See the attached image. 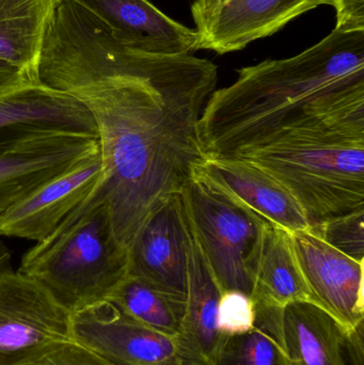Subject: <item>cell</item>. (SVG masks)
<instances>
[{"mask_svg":"<svg viewBox=\"0 0 364 365\" xmlns=\"http://www.w3.org/2000/svg\"><path fill=\"white\" fill-rule=\"evenodd\" d=\"M9 266H11V253L8 247L0 238V268L9 267Z\"/></svg>","mask_w":364,"mask_h":365,"instance_id":"83f0119b","label":"cell"},{"mask_svg":"<svg viewBox=\"0 0 364 365\" xmlns=\"http://www.w3.org/2000/svg\"><path fill=\"white\" fill-rule=\"evenodd\" d=\"M36 81H38V79L32 77L29 73L6 60L0 59V93Z\"/></svg>","mask_w":364,"mask_h":365,"instance_id":"484cf974","label":"cell"},{"mask_svg":"<svg viewBox=\"0 0 364 365\" xmlns=\"http://www.w3.org/2000/svg\"><path fill=\"white\" fill-rule=\"evenodd\" d=\"M336 11V26L339 31L364 30V0H328Z\"/></svg>","mask_w":364,"mask_h":365,"instance_id":"d4e9b609","label":"cell"},{"mask_svg":"<svg viewBox=\"0 0 364 365\" xmlns=\"http://www.w3.org/2000/svg\"><path fill=\"white\" fill-rule=\"evenodd\" d=\"M17 272L71 314L111 297L128 276V250L115 237L102 182L25 253Z\"/></svg>","mask_w":364,"mask_h":365,"instance_id":"3957f363","label":"cell"},{"mask_svg":"<svg viewBox=\"0 0 364 365\" xmlns=\"http://www.w3.org/2000/svg\"><path fill=\"white\" fill-rule=\"evenodd\" d=\"M233 160L290 191L310 227L364 210V122L288 135Z\"/></svg>","mask_w":364,"mask_h":365,"instance_id":"277c9868","label":"cell"},{"mask_svg":"<svg viewBox=\"0 0 364 365\" xmlns=\"http://www.w3.org/2000/svg\"><path fill=\"white\" fill-rule=\"evenodd\" d=\"M38 78L93 118L113 231L128 250L150 212L204 160L198 123L217 66L192 53L140 51L92 23L41 55Z\"/></svg>","mask_w":364,"mask_h":365,"instance_id":"6da1fadb","label":"cell"},{"mask_svg":"<svg viewBox=\"0 0 364 365\" xmlns=\"http://www.w3.org/2000/svg\"><path fill=\"white\" fill-rule=\"evenodd\" d=\"M108 300L135 321L175 338L183 319L185 302H177L135 277L128 276Z\"/></svg>","mask_w":364,"mask_h":365,"instance_id":"44dd1931","label":"cell"},{"mask_svg":"<svg viewBox=\"0 0 364 365\" xmlns=\"http://www.w3.org/2000/svg\"><path fill=\"white\" fill-rule=\"evenodd\" d=\"M282 334L293 365H348V332L309 300L292 302L284 309Z\"/></svg>","mask_w":364,"mask_h":365,"instance_id":"e0dca14e","label":"cell"},{"mask_svg":"<svg viewBox=\"0 0 364 365\" xmlns=\"http://www.w3.org/2000/svg\"><path fill=\"white\" fill-rule=\"evenodd\" d=\"M198 168L274 227L290 233L310 229L290 191L258 167L239 160L204 158Z\"/></svg>","mask_w":364,"mask_h":365,"instance_id":"9a60e30c","label":"cell"},{"mask_svg":"<svg viewBox=\"0 0 364 365\" xmlns=\"http://www.w3.org/2000/svg\"><path fill=\"white\" fill-rule=\"evenodd\" d=\"M100 152L98 136L68 130L0 134V218L43 185Z\"/></svg>","mask_w":364,"mask_h":365,"instance_id":"52a82bcc","label":"cell"},{"mask_svg":"<svg viewBox=\"0 0 364 365\" xmlns=\"http://www.w3.org/2000/svg\"><path fill=\"white\" fill-rule=\"evenodd\" d=\"M254 304L241 292H224L218 306V331L222 336H239L249 331L254 325Z\"/></svg>","mask_w":364,"mask_h":365,"instance_id":"603a6c76","label":"cell"},{"mask_svg":"<svg viewBox=\"0 0 364 365\" xmlns=\"http://www.w3.org/2000/svg\"><path fill=\"white\" fill-rule=\"evenodd\" d=\"M135 48L158 55H187L199 49L196 30L162 13L150 0H73Z\"/></svg>","mask_w":364,"mask_h":365,"instance_id":"4fadbf2b","label":"cell"},{"mask_svg":"<svg viewBox=\"0 0 364 365\" xmlns=\"http://www.w3.org/2000/svg\"><path fill=\"white\" fill-rule=\"evenodd\" d=\"M252 302L284 309L309 300L307 285L297 263L290 232L269 225L254 277Z\"/></svg>","mask_w":364,"mask_h":365,"instance_id":"d6986e66","label":"cell"},{"mask_svg":"<svg viewBox=\"0 0 364 365\" xmlns=\"http://www.w3.org/2000/svg\"><path fill=\"white\" fill-rule=\"evenodd\" d=\"M32 365H117L92 353L89 349L76 344L68 343L49 354L40 361Z\"/></svg>","mask_w":364,"mask_h":365,"instance_id":"cb8c5ba5","label":"cell"},{"mask_svg":"<svg viewBox=\"0 0 364 365\" xmlns=\"http://www.w3.org/2000/svg\"><path fill=\"white\" fill-rule=\"evenodd\" d=\"M254 304V327L239 336H224L212 365H293L282 334L284 309Z\"/></svg>","mask_w":364,"mask_h":365,"instance_id":"ffe728a7","label":"cell"},{"mask_svg":"<svg viewBox=\"0 0 364 365\" xmlns=\"http://www.w3.org/2000/svg\"><path fill=\"white\" fill-rule=\"evenodd\" d=\"M73 342L72 314L42 287L0 269V365H32Z\"/></svg>","mask_w":364,"mask_h":365,"instance_id":"8992f818","label":"cell"},{"mask_svg":"<svg viewBox=\"0 0 364 365\" xmlns=\"http://www.w3.org/2000/svg\"><path fill=\"white\" fill-rule=\"evenodd\" d=\"M103 178L104 165L98 152L11 208L0 218V237L40 242L94 192Z\"/></svg>","mask_w":364,"mask_h":365,"instance_id":"7c38bea8","label":"cell"},{"mask_svg":"<svg viewBox=\"0 0 364 365\" xmlns=\"http://www.w3.org/2000/svg\"><path fill=\"white\" fill-rule=\"evenodd\" d=\"M192 230L181 195L165 197L150 212L128 247V276L185 302Z\"/></svg>","mask_w":364,"mask_h":365,"instance_id":"ba28073f","label":"cell"},{"mask_svg":"<svg viewBox=\"0 0 364 365\" xmlns=\"http://www.w3.org/2000/svg\"><path fill=\"white\" fill-rule=\"evenodd\" d=\"M72 336L117 365H182L175 338L138 323L110 300L73 313Z\"/></svg>","mask_w":364,"mask_h":365,"instance_id":"30bf717a","label":"cell"},{"mask_svg":"<svg viewBox=\"0 0 364 365\" xmlns=\"http://www.w3.org/2000/svg\"><path fill=\"white\" fill-rule=\"evenodd\" d=\"M21 130H68L98 136L93 118L77 98L40 81L0 93V134Z\"/></svg>","mask_w":364,"mask_h":365,"instance_id":"2e32d148","label":"cell"},{"mask_svg":"<svg viewBox=\"0 0 364 365\" xmlns=\"http://www.w3.org/2000/svg\"><path fill=\"white\" fill-rule=\"evenodd\" d=\"M327 244L358 262H364V210L311 227Z\"/></svg>","mask_w":364,"mask_h":365,"instance_id":"7402d4cb","label":"cell"},{"mask_svg":"<svg viewBox=\"0 0 364 365\" xmlns=\"http://www.w3.org/2000/svg\"><path fill=\"white\" fill-rule=\"evenodd\" d=\"M328 0H194L190 6L199 49L224 55L273 36Z\"/></svg>","mask_w":364,"mask_h":365,"instance_id":"9c48e42d","label":"cell"},{"mask_svg":"<svg viewBox=\"0 0 364 365\" xmlns=\"http://www.w3.org/2000/svg\"><path fill=\"white\" fill-rule=\"evenodd\" d=\"M203 108L204 158L233 160L303 130L364 122V30L333 29L286 59L237 70Z\"/></svg>","mask_w":364,"mask_h":365,"instance_id":"7a4b0ae2","label":"cell"},{"mask_svg":"<svg viewBox=\"0 0 364 365\" xmlns=\"http://www.w3.org/2000/svg\"><path fill=\"white\" fill-rule=\"evenodd\" d=\"M61 0H0V59L38 78L47 30Z\"/></svg>","mask_w":364,"mask_h":365,"instance_id":"ac0fdd59","label":"cell"},{"mask_svg":"<svg viewBox=\"0 0 364 365\" xmlns=\"http://www.w3.org/2000/svg\"><path fill=\"white\" fill-rule=\"evenodd\" d=\"M364 322L346 334L345 355L348 365H364Z\"/></svg>","mask_w":364,"mask_h":365,"instance_id":"4316f807","label":"cell"},{"mask_svg":"<svg viewBox=\"0 0 364 365\" xmlns=\"http://www.w3.org/2000/svg\"><path fill=\"white\" fill-rule=\"evenodd\" d=\"M222 294L192 232L185 310L175 336L182 365H212L224 338L217 326Z\"/></svg>","mask_w":364,"mask_h":365,"instance_id":"5bb4252c","label":"cell"},{"mask_svg":"<svg viewBox=\"0 0 364 365\" xmlns=\"http://www.w3.org/2000/svg\"><path fill=\"white\" fill-rule=\"evenodd\" d=\"M310 302L331 314L346 332L364 322L363 266L327 244L311 230L290 233Z\"/></svg>","mask_w":364,"mask_h":365,"instance_id":"8fae6325","label":"cell"},{"mask_svg":"<svg viewBox=\"0 0 364 365\" xmlns=\"http://www.w3.org/2000/svg\"><path fill=\"white\" fill-rule=\"evenodd\" d=\"M180 195L192 234L222 293L241 292L251 298L271 223L199 168Z\"/></svg>","mask_w":364,"mask_h":365,"instance_id":"5b68a950","label":"cell"}]
</instances>
